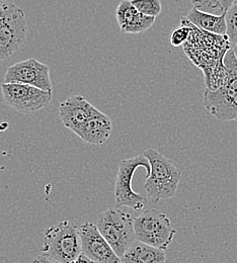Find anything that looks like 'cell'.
<instances>
[{"label":"cell","mask_w":237,"mask_h":263,"mask_svg":"<svg viewBox=\"0 0 237 263\" xmlns=\"http://www.w3.org/2000/svg\"><path fill=\"white\" fill-rule=\"evenodd\" d=\"M185 20L191 33L183 46L184 52L194 65L202 70L206 88L217 90L223 85L226 76L224 58L233 47L229 36L206 32L187 17Z\"/></svg>","instance_id":"1"},{"label":"cell","mask_w":237,"mask_h":263,"mask_svg":"<svg viewBox=\"0 0 237 263\" xmlns=\"http://www.w3.org/2000/svg\"><path fill=\"white\" fill-rule=\"evenodd\" d=\"M143 155L150 164V174L146 177L144 190L150 200L157 203L161 199L174 197L181 179V172L172 160L154 149L144 151Z\"/></svg>","instance_id":"2"},{"label":"cell","mask_w":237,"mask_h":263,"mask_svg":"<svg viewBox=\"0 0 237 263\" xmlns=\"http://www.w3.org/2000/svg\"><path fill=\"white\" fill-rule=\"evenodd\" d=\"M41 251L58 262H72L82 253L79 227L69 221H62L47 228Z\"/></svg>","instance_id":"3"},{"label":"cell","mask_w":237,"mask_h":263,"mask_svg":"<svg viewBox=\"0 0 237 263\" xmlns=\"http://www.w3.org/2000/svg\"><path fill=\"white\" fill-rule=\"evenodd\" d=\"M97 227L120 258L136 241L134 219L121 208H110L101 213Z\"/></svg>","instance_id":"4"},{"label":"cell","mask_w":237,"mask_h":263,"mask_svg":"<svg viewBox=\"0 0 237 263\" xmlns=\"http://www.w3.org/2000/svg\"><path fill=\"white\" fill-rule=\"evenodd\" d=\"M27 33L24 10L12 2L0 0V61L10 58L22 48Z\"/></svg>","instance_id":"5"},{"label":"cell","mask_w":237,"mask_h":263,"mask_svg":"<svg viewBox=\"0 0 237 263\" xmlns=\"http://www.w3.org/2000/svg\"><path fill=\"white\" fill-rule=\"evenodd\" d=\"M136 240L150 246L167 250L176 230L172 227L167 214L158 210H147L134 219Z\"/></svg>","instance_id":"6"},{"label":"cell","mask_w":237,"mask_h":263,"mask_svg":"<svg viewBox=\"0 0 237 263\" xmlns=\"http://www.w3.org/2000/svg\"><path fill=\"white\" fill-rule=\"evenodd\" d=\"M138 167L146 169V177L150 174V164L144 155L124 159L119 162L115 183V198L118 208L128 206L136 212H139L147 204V198L134 192L132 187L133 175Z\"/></svg>","instance_id":"7"},{"label":"cell","mask_w":237,"mask_h":263,"mask_svg":"<svg viewBox=\"0 0 237 263\" xmlns=\"http://www.w3.org/2000/svg\"><path fill=\"white\" fill-rule=\"evenodd\" d=\"M4 102L13 110L22 114H33L48 106L52 100V91L23 83L1 84Z\"/></svg>","instance_id":"8"},{"label":"cell","mask_w":237,"mask_h":263,"mask_svg":"<svg viewBox=\"0 0 237 263\" xmlns=\"http://www.w3.org/2000/svg\"><path fill=\"white\" fill-rule=\"evenodd\" d=\"M224 65L226 68V76L223 85L217 90L206 88L204 91L205 107L214 118L237 96V58L233 47L226 54Z\"/></svg>","instance_id":"9"},{"label":"cell","mask_w":237,"mask_h":263,"mask_svg":"<svg viewBox=\"0 0 237 263\" xmlns=\"http://www.w3.org/2000/svg\"><path fill=\"white\" fill-rule=\"evenodd\" d=\"M5 83H23L52 91L50 69L48 65L30 58L7 68L4 75Z\"/></svg>","instance_id":"10"},{"label":"cell","mask_w":237,"mask_h":263,"mask_svg":"<svg viewBox=\"0 0 237 263\" xmlns=\"http://www.w3.org/2000/svg\"><path fill=\"white\" fill-rule=\"evenodd\" d=\"M82 253L99 263H121V258L104 239L97 225L85 223L79 227Z\"/></svg>","instance_id":"11"},{"label":"cell","mask_w":237,"mask_h":263,"mask_svg":"<svg viewBox=\"0 0 237 263\" xmlns=\"http://www.w3.org/2000/svg\"><path fill=\"white\" fill-rule=\"evenodd\" d=\"M99 110L81 96H72L59 105L61 122L67 129L75 134L80 131Z\"/></svg>","instance_id":"12"},{"label":"cell","mask_w":237,"mask_h":263,"mask_svg":"<svg viewBox=\"0 0 237 263\" xmlns=\"http://www.w3.org/2000/svg\"><path fill=\"white\" fill-rule=\"evenodd\" d=\"M116 17L122 33H142L155 23V17L146 16L132 4L131 0H122L116 10Z\"/></svg>","instance_id":"13"},{"label":"cell","mask_w":237,"mask_h":263,"mask_svg":"<svg viewBox=\"0 0 237 263\" xmlns=\"http://www.w3.org/2000/svg\"><path fill=\"white\" fill-rule=\"evenodd\" d=\"M112 132V120L99 110L76 135L89 145L102 146L108 140Z\"/></svg>","instance_id":"14"},{"label":"cell","mask_w":237,"mask_h":263,"mask_svg":"<svg viewBox=\"0 0 237 263\" xmlns=\"http://www.w3.org/2000/svg\"><path fill=\"white\" fill-rule=\"evenodd\" d=\"M166 250L139 240H136L121 257V263H166Z\"/></svg>","instance_id":"15"},{"label":"cell","mask_w":237,"mask_h":263,"mask_svg":"<svg viewBox=\"0 0 237 263\" xmlns=\"http://www.w3.org/2000/svg\"><path fill=\"white\" fill-rule=\"evenodd\" d=\"M187 18L199 29L209 33L217 34L227 33V22H226V11L222 14H213L204 12L196 7H193L188 13Z\"/></svg>","instance_id":"16"},{"label":"cell","mask_w":237,"mask_h":263,"mask_svg":"<svg viewBox=\"0 0 237 263\" xmlns=\"http://www.w3.org/2000/svg\"><path fill=\"white\" fill-rule=\"evenodd\" d=\"M131 2L138 9V11L146 16L156 18L162 10L160 0H131Z\"/></svg>","instance_id":"17"},{"label":"cell","mask_w":237,"mask_h":263,"mask_svg":"<svg viewBox=\"0 0 237 263\" xmlns=\"http://www.w3.org/2000/svg\"><path fill=\"white\" fill-rule=\"evenodd\" d=\"M227 35L232 44L237 46V1L226 11Z\"/></svg>","instance_id":"18"},{"label":"cell","mask_w":237,"mask_h":263,"mask_svg":"<svg viewBox=\"0 0 237 263\" xmlns=\"http://www.w3.org/2000/svg\"><path fill=\"white\" fill-rule=\"evenodd\" d=\"M190 2L194 7L204 12L219 15L226 11L220 4L219 0H190Z\"/></svg>","instance_id":"19"},{"label":"cell","mask_w":237,"mask_h":263,"mask_svg":"<svg viewBox=\"0 0 237 263\" xmlns=\"http://www.w3.org/2000/svg\"><path fill=\"white\" fill-rule=\"evenodd\" d=\"M180 22H181L180 27L177 28L176 30H174L170 35V44L173 47L184 46V44L188 41V39L190 36L191 30H190V27L188 26L185 17H181Z\"/></svg>","instance_id":"20"},{"label":"cell","mask_w":237,"mask_h":263,"mask_svg":"<svg viewBox=\"0 0 237 263\" xmlns=\"http://www.w3.org/2000/svg\"><path fill=\"white\" fill-rule=\"evenodd\" d=\"M215 118L219 121H237V96L230 100V102L219 111Z\"/></svg>","instance_id":"21"},{"label":"cell","mask_w":237,"mask_h":263,"mask_svg":"<svg viewBox=\"0 0 237 263\" xmlns=\"http://www.w3.org/2000/svg\"><path fill=\"white\" fill-rule=\"evenodd\" d=\"M34 263H60L58 262V261H56V260H54V259H52V258H50V257H48L47 255H45V254H43V253H41L40 255H38L37 256V258L34 259Z\"/></svg>","instance_id":"22"},{"label":"cell","mask_w":237,"mask_h":263,"mask_svg":"<svg viewBox=\"0 0 237 263\" xmlns=\"http://www.w3.org/2000/svg\"><path fill=\"white\" fill-rule=\"evenodd\" d=\"M71 263H99L97 261H94L93 259H90L89 257H87L85 254L81 253L75 260H73Z\"/></svg>","instance_id":"23"},{"label":"cell","mask_w":237,"mask_h":263,"mask_svg":"<svg viewBox=\"0 0 237 263\" xmlns=\"http://www.w3.org/2000/svg\"><path fill=\"white\" fill-rule=\"evenodd\" d=\"M236 1L237 0H219L220 4L222 5V7H223L226 11H227Z\"/></svg>","instance_id":"24"},{"label":"cell","mask_w":237,"mask_h":263,"mask_svg":"<svg viewBox=\"0 0 237 263\" xmlns=\"http://www.w3.org/2000/svg\"><path fill=\"white\" fill-rule=\"evenodd\" d=\"M7 127H8V124L5 123V122H2V123L0 124V131H4Z\"/></svg>","instance_id":"25"},{"label":"cell","mask_w":237,"mask_h":263,"mask_svg":"<svg viewBox=\"0 0 237 263\" xmlns=\"http://www.w3.org/2000/svg\"><path fill=\"white\" fill-rule=\"evenodd\" d=\"M233 51H234V54L237 58V46H233Z\"/></svg>","instance_id":"26"}]
</instances>
